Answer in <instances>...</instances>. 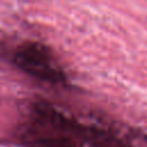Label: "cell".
Instances as JSON below:
<instances>
[{"instance_id": "cell-1", "label": "cell", "mask_w": 147, "mask_h": 147, "mask_svg": "<svg viewBox=\"0 0 147 147\" xmlns=\"http://www.w3.org/2000/svg\"><path fill=\"white\" fill-rule=\"evenodd\" d=\"M16 65L28 75L52 84H63L67 75L54 56L42 44L30 41L22 44L15 52Z\"/></svg>"}]
</instances>
